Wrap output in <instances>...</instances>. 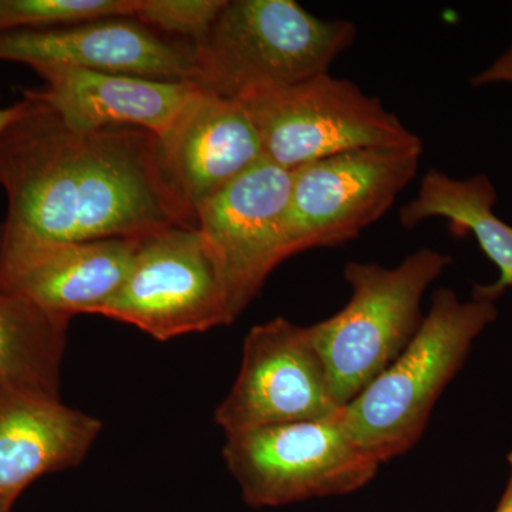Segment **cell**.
I'll return each instance as SVG.
<instances>
[{
  "instance_id": "obj_20",
  "label": "cell",
  "mask_w": 512,
  "mask_h": 512,
  "mask_svg": "<svg viewBox=\"0 0 512 512\" xmlns=\"http://www.w3.org/2000/svg\"><path fill=\"white\" fill-rule=\"evenodd\" d=\"M498 83L512 84V42L503 55L471 79V84L474 87H484Z\"/></svg>"
},
{
  "instance_id": "obj_1",
  "label": "cell",
  "mask_w": 512,
  "mask_h": 512,
  "mask_svg": "<svg viewBox=\"0 0 512 512\" xmlns=\"http://www.w3.org/2000/svg\"><path fill=\"white\" fill-rule=\"evenodd\" d=\"M0 134V187L8 212L0 239H137L195 225L165 171L160 140L136 127H67L42 101Z\"/></svg>"
},
{
  "instance_id": "obj_11",
  "label": "cell",
  "mask_w": 512,
  "mask_h": 512,
  "mask_svg": "<svg viewBox=\"0 0 512 512\" xmlns=\"http://www.w3.org/2000/svg\"><path fill=\"white\" fill-rule=\"evenodd\" d=\"M0 60L130 74L167 82H197L194 45L173 42L133 18L0 35Z\"/></svg>"
},
{
  "instance_id": "obj_13",
  "label": "cell",
  "mask_w": 512,
  "mask_h": 512,
  "mask_svg": "<svg viewBox=\"0 0 512 512\" xmlns=\"http://www.w3.org/2000/svg\"><path fill=\"white\" fill-rule=\"evenodd\" d=\"M45 82L28 90L67 127L92 131L136 127L163 140L201 92L198 84L146 79L67 66L32 67Z\"/></svg>"
},
{
  "instance_id": "obj_2",
  "label": "cell",
  "mask_w": 512,
  "mask_h": 512,
  "mask_svg": "<svg viewBox=\"0 0 512 512\" xmlns=\"http://www.w3.org/2000/svg\"><path fill=\"white\" fill-rule=\"evenodd\" d=\"M497 316V302L487 296L473 291L463 302L451 289H437L410 345L340 412L357 446L380 466L412 450L474 340Z\"/></svg>"
},
{
  "instance_id": "obj_17",
  "label": "cell",
  "mask_w": 512,
  "mask_h": 512,
  "mask_svg": "<svg viewBox=\"0 0 512 512\" xmlns=\"http://www.w3.org/2000/svg\"><path fill=\"white\" fill-rule=\"evenodd\" d=\"M69 318L0 292V384L60 397Z\"/></svg>"
},
{
  "instance_id": "obj_16",
  "label": "cell",
  "mask_w": 512,
  "mask_h": 512,
  "mask_svg": "<svg viewBox=\"0 0 512 512\" xmlns=\"http://www.w3.org/2000/svg\"><path fill=\"white\" fill-rule=\"evenodd\" d=\"M495 201L497 191L485 174L454 180L429 170L416 198L400 210V222L404 228L413 229L429 218H444L454 237L473 235L500 272L494 284L477 285L474 292L497 302L512 288V227L495 215Z\"/></svg>"
},
{
  "instance_id": "obj_6",
  "label": "cell",
  "mask_w": 512,
  "mask_h": 512,
  "mask_svg": "<svg viewBox=\"0 0 512 512\" xmlns=\"http://www.w3.org/2000/svg\"><path fill=\"white\" fill-rule=\"evenodd\" d=\"M222 454L255 507L352 493L370 483L380 467L349 436L340 414L229 434Z\"/></svg>"
},
{
  "instance_id": "obj_18",
  "label": "cell",
  "mask_w": 512,
  "mask_h": 512,
  "mask_svg": "<svg viewBox=\"0 0 512 512\" xmlns=\"http://www.w3.org/2000/svg\"><path fill=\"white\" fill-rule=\"evenodd\" d=\"M136 0H0V35L133 18Z\"/></svg>"
},
{
  "instance_id": "obj_8",
  "label": "cell",
  "mask_w": 512,
  "mask_h": 512,
  "mask_svg": "<svg viewBox=\"0 0 512 512\" xmlns=\"http://www.w3.org/2000/svg\"><path fill=\"white\" fill-rule=\"evenodd\" d=\"M423 146L367 148L292 171L289 258L355 239L392 208L419 171Z\"/></svg>"
},
{
  "instance_id": "obj_14",
  "label": "cell",
  "mask_w": 512,
  "mask_h": 512,
  "mask_svg": "<svg viewBox=\"0 0 512 512\" xmlns=\"http://www.w3.org/2000/svg\"><path fill=\"white\" fill-rule=\"evenodd\" d=\"M165 171L192 212L264 160L244 104L201 89L160 140Z\"/></svg>"
},
{
  "instance_id": "obj_4",
  "label": "cell",
  "mask_w": 512,
  "mask_h": 512,
  "mask_svg": "<svg viewBox=\"0 0 512 512\" xmlns=\"http://www.w3.org/2000/svg\"><path fill=\"white\" fill-rule=\"evenodd\" d=\"M450 264V255L424 248L394 268L345 266L349 302L309 326L342 409L410 345L424 320L421 299Z\"/></svg>"
},
{
  "instance_id": "obj_3",
  "label": "cell",
  "mask_w": 512,
  "mask_h": 512,
  "mask_svg": "<svg viewBox=\"0 0 512 512\" xmlns=\"http://www.w3.org/2000/svg\"><path fill=\"white\" fill-rule=\"evenodd\" d=\"M356 33L349 20L318 18L293 0H227L194 45L195 84L238 101L293 86L329 73Z\"/></svg>"
},
{
  "instance_id": "obj_7",
  "label": "cell",
  "mask_w": 512,
  "mask_h": 512,
  "mask_svg": "<svg viewBox=\"0 0 512 512\" xmlns=\"http://www.w3.org/2000/svg\"><path fill=\"white\" fill-rule=\"evenodd\" d=\"M99 315L154 339L231 325L217 258L195 225H174L138 238L119 291Z\"/></svg>"
},
{
  "instance_id": "obj_5",
  "label": "cell",
  "mask_w": 512,
  "mask_h": 512,
  "mask_svg": "<svg viewBox=\"0 0 512 512\" xmlns=\"http://www.w3.org/2000/svg\"><path fill=\"white\" fill-rule=\"evenodd\" d=\"M241 103L258 130L265 160L289 171L348 151L423 146L377 97L329 73Z\"/></svg>"
},
{
  "instance_id": "obj_19",
  "label": "cell",
  "mask_w": 512,
  "mask_h": 512,
  "mask_svg": "<svg viewBox=\"0 0 512 512\" xmlns=\"http://www.w3.org/2000/svg\"><path fill=\"white\" fill-rule=\"evenodd\" d=\"M227 0H136L133 19L146 28L201 42Z\"/></svg>"
},
{
  "instance_id": "obj_21",
  "label": "cell",
  "mask_w": 512,
  "mask_h": 512,
  "mask_svg": "<svg viewBox=\"0 0 512 512\" xmlns=\"http://www.w3.org/2000/svg\"><path fill=\"white\" fill-rule=\"evenodd\" d=\"M26 107H28V100L23 99L19 101V103L13 104V106L0 109V134L5 131V128L8 127L12 121L18 119L20 114L26 110Z\"/></svg>"
},
{
  "instance_id": "obj_12",
  "label": "cell",
  "mask_w": 512,
  "mask_h": 512,
  "mask_svg": "<svg viewBox=\"0 0 512 512\" xmlns=\"http://www.w3.org/2000/svg\"><path fill=\"white\" fill-rule=\"evenodd\" d=\"M137 239H0V292L72 319L99 315L128 274Z\"/></svg>"
},
{
  "instance_id": "obj_22",
  "label": "cell",
  "mask_w": 512,
  "mask_h": 512,
  "mask_svg": "<svg viewBox=\"0 0 512 512\" xmlns=\"http://www.w3.org/2000/svg\"><path fill=\"white\" fill-rule=\"evenodd\" d=\"M507 460L508 466H510V480H508L507 490H505L501 503L495 512H512V451L508 454Z\"/></svg>"
},
{
  "instance_id": "obj_10",
  "label": "cell",
  "mask_w": 512,
  "mask_h": 512,
  "mask_svg": "<svg viewBox=\"0 0 512 512\" xmlns=\"http://www.w3.org/2000/svg\"><path fill=\"white\" fill-rule=\"evenodd\" d=\"M291 190L292 171L264 158L195 211L220 265L231 323L289 258Z\"/></svg>"
},
{
  "instance_id": "obj_15",
  "label": "cell",
  "mask_w": 512,
  "mask_h": 512,
  "mask_svg": "<svg viewBox=\"0 0 512 512\" xmlns=\"http://www.w3.org/2000/svg\"><path fill=\"white\" fill-rule=\"evenodd\" d=\"M100 431L60 397L0 384V497L16 500L37 478L79 466Z\"/></svg>"
},
{
  "instance_id": "obj_23",
  "label": "cell",
  "mask_w": 512,
  "mask_h": 512,
  "mask_svg": "<svg viewBox=\"0 0 512 512\" xmlns=\"http://www.w3.org/2000/svg\"><path fill=\"white\" fill-rule=\"evenodd\" d=\"M13 501H15V498L0 497V512H10Z\"/></svg>"
},
{
  "instance_id": "obj_9",
  "label": "cell",
  "mask_w": 512,
  "mask_h": 512,
  "mask_svg": "<svg viewBox=\"0 0 512 512\" xmlns=\"http://www.w3.org/2000/svg\"><path fill=\"white\" fill-rule=\"evenodd\" d=\"M340 412L309 326L276 318L249 330L237 380L215 410V423L229 436L275 424L332 419Z\"/></svg>"
}]
</instances>
